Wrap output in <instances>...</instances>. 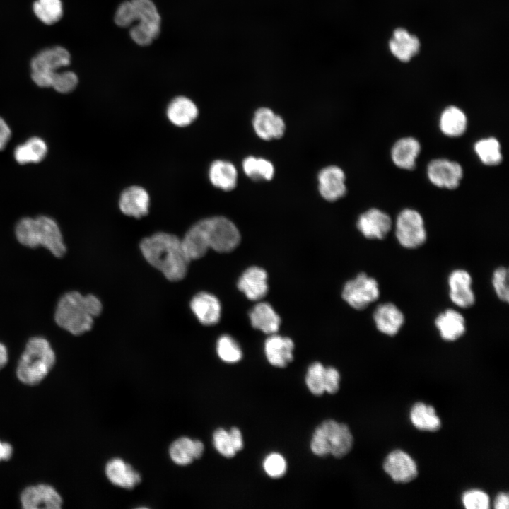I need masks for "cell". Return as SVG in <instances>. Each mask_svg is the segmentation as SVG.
I'll use <instances>...</instances> for the list:
<instances>
[{"label":"cell","mask_w":509,"mask_h":509,"mask_svg":"<svg viewBox=\"0 0 509 509\" xmlns=\"http://www.w3.org/2000/svg\"><path fill=\"white\" fill-rule=\"evenodd\" d=\"M209 176L211 182L224 191L235 187L238 173L235 167L230 162L217 160L209 168Z\"/></svg>","instance_id":"cell-31"},{"label":"cell","mask_w":509,"mask_h":509,"mask_svg":"<svg viewBox=\"0 0 509 509\" xmlns=\"http://www.w3.org/2000/svg\"><path fill=\"white\" fill-rule=\"evenodd\" d=\"M427 175L431 182L435 186L454 189L459 186L463 177V169L455 161L438 158L428 163Z\"/></svg>","instance_id":"cell-10"},{"label":"cell","mask_w":509,"mask_h":509,"mask_svg":"<svg viewBox=\"0 0 509 509\" xmlns=\"http://www.w3.org/2000/svg\"><path fill=\"white\" fill-rule=\"evenodd\" d=\"M327 367L320 362L310 365L305 375V384L309 391L315 396H320L325 392Z\"/></svg>","instance_id":"cell-38"},{"label":"cell","mask_w":509,"mask_h":509,"mask_svg":"<svg viewBox=\"0 0 509 509\" xmlns=\"http://www.w3.org/2000/svg\"><path fill=\"white\" fill-rule=\"evenodd\" d=\"M389 47L396 58L406 62L419 52L420 42L415 35L410 34L406 29L398 28L393 32Z\"/></svg>","instance_id":"cell-23"},{"label":"cell","mask_w":509,"mask_h":509,"mask_svg":"<svg viewBox=\"0 0 509 509\" xmlns=\"http://www.w3.org/2000/svg\"><path fill=\"white\" fill-rule=\"evenodd\" d=\"M345 174L335 165L323 168L318 175L319 191L327 201H334L344 196L346 192Z\"/></svg>","instance_id":"cell-14"},{"label":"cell","mask_w":509,"mask_h":509,"mask_svg":"<svg viewBox=\"0 0 509 509\" xmlns=\"http://www.w3.org/2000/svg\"><path fill=\"white\" fill-rule=\"evenodd\" d=\"M56 361L55 353L44 337L30 338L18 363L16 375L24 384L35 385L49 373Z\"/></svg>","instance_id":"cell-5"},{"label":"cell","mask_w":509,"mask_h":509,"mask_svg":"<svg viewBox=\"0 0 509 509\" xmlns=\"http://www.w3.org/2000/svg\"><path fill=\"white\" fill-rule=\"evenodd\" d=\"M47 151L45 142L40 138L33 137L16 148L14 158L20 164L39 163L45 157Z\"/></svg>","instance_id":"cell-34"},{"label":"cell","mask_w":509,"mask_h":509,"mask_svg":"<svg viewBox=\"0 0 509 509\" xmlns=\"http://www.w3.org/2000/svg\"><path fill=\"white\" fill-rule=\"evenodd\" d=\"M421 145L413 137H404L397 141L391 150L394 164L401 169L412 170L420 153Z\"/></svg>","instance_id":"cell-24"},{"label":"cell","mask_w":509,"mask_h":509,"mask_svg":"<svg viewBox=\"0 0 509 509\" xmlns=\"http://www.w3.org/2000/svg\"><path fill=\"white\" fill-rule=\"evenodd\" d=\"M8 355L6 346L0 342V370L4 368L8 362Z\"/></svg>","instance_id":"cell-50"},{"label":"cell","mask_w":509,"mask_h":509,"mask_svg":"<svg viewBox=\"0 0 509 509\" xmlns=\"http://www.w3.org/2000/svg\"><path fill=\"white\" fill-rule=\"evenodd\" d=\"M136 20V13L131 1L122 2L117 8L115 15V22L120 27H127Z\"/></svg>","instance_id":"cell-44"},{"label":"cell","mask_w":509,"mask_h":509,"mask_svg":"<svg viewBox=\"0 0 509 509\" xmlns=\"http://www.w3.org/2000/svg\"><path fill=\"white\" fill-rule=\"evenodd\" d=\"M439 126L445 135L450 137L460 136L466 131L467 118L459 107L449 106L441 113Z\"/></svg>","instance_id":"cell-32"},{"label":"cell","mask_w":509,"mask_h":509,"mask_svg":"<svg viewBox=\"0 0 509 509\" xmlns=\"http://www.w3.org/2000/svg\"><path fill=\"white\" fill-rule=\"evenodd\" d=\"M395 235L404 247L413 249L423 245L426 231L421 215L414 209L402 210L397 218Z\"/></svg>","instance_id":"cell-8"},{"label":"cell","mask_w":509,"mask_h":509,"mask_svg":"<svg viewBox=\"0 0 509 509\" xmlns=\"http://www.w3.org/2000/svg\"><path fill=\"white\" fill-rule=\"evenodd\" d=\"M450 298L457 306L469 308L474 301V294L472 290V278L465 270L456 269L451 272L448 278Z\"/></svg>","instance_id":"cell-16"},{"label":"cell","mask_w":509,"mask_h":509,"mask_svg":"<svg viewBox=\"0 0 509 509\" xmlns=\"http://www.w3.org/2000/svg\"><path fill=\"white\" fill-rule=\"evenodd\" d=\"M263 468L269 476L277 479L282 477L286 474L287 464L281 455L273 452L264 458Z\"/></svg>","instance_id":"cell-41"},{"label":"cell","mask_w":509,"mask_h":509,"mask_svg":"<svg viewBox=\"0 0 509 509\" xmlns=\"http://www.w3.org/2000/svg\"><path fill=\"white\" fill-rule=\"evenodd\" d=\"M11 129L6 122L0 117V150L6 145L11 137Z\"/></svg>","instance_id":"cell-47"},{"label":"cell","mask_w":509,"mask_h":509,"mask_svg":"<svg viewBox=\"0 0 509 509\" xmlns=\"http://www.w3.org/2000/svg\"><path fill=\"white\" fill-rule=\"evenodd\" d=\"M380 295L376 280L364 273L359 274L354 279L345 284L342 297L351 307L363 310L376 300Z\"/></svg>","instance_id":"cell-9"},{"label":"cell","mask_w":509,"mask_h":509,"mask_svg":"<svg viewBox=\"0 0 509 509\" xmlns=\"http://www.w3.org/2000/svg\"><path fill=\"white\" fill-rule=\"evenodd\" d=\"M383 467L395 482L407 483L418 474L414 460L407 453L399 450L391 452L386 457Z\"/></svg>","instance_id":"cell-12"},{"label":"cell","mask_w":509,"mask_h":509,"mask_svg":"<svg viewBox=\"0 0 509 509\" xmlns=\"http://www.w3.org/2000/svg\"><path fill=\"white\" fill-rule=\"evenodd\" d=\"M197 115V107L192 100L185 96L175 98L167 108L168 118L178 127L190 124Z\"/></svg>","instance_id":"cell-28"},{"label":"cell","mask_w":509,"mask_h":509,"mask_svg":"<svg viewBox=\"0 0 509 509\" xmlns=\"http://www.w3.org/2000/svg\"><path fill=\"white\" fill-rule=\"evenodd\" d=\"M107 479L114 485L131 489L141 481L140 474L120 458L110 460L105 466Z\"/></svg>","instance_id":"cell-22"},{"label":"cell","mask_w":509,"mask_h":509,"mask_svg":"<svg viewBox=\"0 0 509 509\" xmlns=\"http://www.w3.org/2000/svg\"><path fill=\"white\" fill-rule=\"evenodd\" d=\"M13 453V447L8 443H2L0 441V461L8 460Z\"/></svg>","instance_id":"cell-49"},{"label":"cell","mask_w":509,"mask_h":509,"mask_svg":"<svg viewBox=\"0 0 509 509\" xmlns=\"http://www.w3.org/2000/svg\"><path fill=\"white\" fill-rule=\"evenodd\" d=\"M373 318L378 329L389 336L397 334L404 322L402 311L391 303L379 305L374 312Z\"/></svg>","instance_id":"cell-21"},{"label":"cell","mask_w":509,"mask_h":509,"mask_svg":"<svg viewBox=\"0 0 509 509\" xmlns=\"http://www.w3.org/2000/svg\"><path fill=\"white\" fill-rule=\"evenodd\" d=\"M204 450V444L200 440L182 437L171 444L169 453L175 464L187 465L194 459L200 458Z\"/></svg>","instance_id":"cell-25"},{"label":"cell","mask_w":509,"mask_h":509,"mask_svg":"<svg viewBox=\"0 0 509 509\" xmlns=\"http://www.w3.org/2000/svg\"><path fill=\"white\" fill-rule=\"evenodd\" d=\"M21 502L25 509H59L62 499L52 486L39 484L25 488L21 495Z\"/></svg>","instance_id":"cell-11"},{"label":"cell","mask_w":509,"mask_h":509,"mask_svg":"<svg viewBox=\"0 0 509 509\" xmlns=\"http://www.w3.org/2000/svg\"><path fill=\"white\" fill-rule=\"evenodd\" d=\"M102 311L100 300L92 294L86 296L69 291L57 302L54 318L62 329L74 335H81L91 329L94 318Z\"/></svg>","instance_id":"cell-3"},{"label":"cell","mask_w":509,"mask_h":509,"mask_svg":"<svg viewBox=\"0 0 509 509\" xmlns=\"http://www.w3.org/2000/svg\"><path fill=\"white\" fill-rule=\"evenodd\" d=\"M242 168L246 175L255 180H270L274 174L272 163L264 158L247 157L243 160Z\"/></svg>","instance_id":"cell-37"},{"label":"cell","mask_w":509,"mask_h":509,"mask_svg":"<svg viewBox=\"0 0 509 509\" xmlns=\"http://www.w3.org/2000/svg\"><path fill=\"white\" fill-rule=\"evenodd\" d=\"M410 420L417 429L421 431H435L441 426L435 409L423 402H417L412 406Z\"/></svg>","instance_id":"cell-33"},{"label":"cell","mask_w":509,"mask_h":509,"mask_svg":"<svg viewBox=\"0 0 509 509\" xmlns=\"http://www.w3.org/2000/svg\"><path fill=\"white\" fill-rule=\"evenodd\" d=\"M508 272L505 267L496 269L493 274V286L498 297L503 301L508 302Z\"/></svg>","instance_id":"cell-43"},{"label":"cell","mask_w":509,"mask_h":509,"mask_svg":"<svg viewBox=\"0 0 509 509\" xmlns=\"http://www.w3.org/2000/svg\"><path fill=\"white\" fill-rule=\"evenodd\" d=\"M192 311L200 323L213 325L221 317V307L218 299L213 295L201 292L193 297L190 303Z\"/></svg>","instance_id":"cell-17"},{"label":"cell","mask_w":509,"mask_h":509,"mask_svg":"<svg viewBox=\"0 0 509 509\" xmlns=\"http://www.w3.org/2000/svg\"><path fill=\"white\" fill-rule=\"evenodd\" d=\"M216 351L219 358L226 363H237L242 357L238 344L228 335H223L218 339Z\"/></svg>","instance_id":"cell-39"},{"label":"cell","mask_w":509,"mask_h":509,"mask_svg":"<svg viewBox=\"0 0 509 509\" xmlns=\"http://www.w3.org/2000/svg\"><path fill=\"white\" fill-rule=\"evenodd\" d=\"M392 226L390 217L382 211L373 208L362 213L357 221V227L367 238L383 239Z\"/></svg>","instance_id":"cell-13"},{"label":"cell","mask_w":509,"mask_h":509,"mask_svg":"<svg viewBox=\"0 0 509 509\" xmlns=\"http://www.w3.org/2000/svg\"><path fill=\"white\" fill-rule=\"evenodd\" d=\"M353 443V435L346 424L327 419L315 428L310 449L318 457L331 455L341 458L350 452Z\"/></svg>","instance_id":"cell-6"},{"label":"cell","mask_w":509,"mask_h":509,"mask_svg":"<svg viewBox=\"0 0 509 509\" xmlns=\"http://www.w3.org/2000/svg\"><path fill=\"white\" fill-rule=\"evenodd\" d=\"M140 249L146 260L168 280L177 281L185 276L191 260L184 250L182 240L175 235L156 233L143 239Z\"/></svg>","instance_id":"cell-2"},{"label":"cell","mask_w":509,"mask_h":509,"mask_svg":"<svg viewBox=\"0 0 509 509\" xmlns=\"http://www.w3.org/2000/svg\"><path fill=\"white\" fill-rule=\"evenodd\" d=\"M238 287L251 300H260L267 293V274L262 268L251 267L240 277Z\"/></svg>","instance_id":"cell-20"},{"label":"cell","mask_w":509,"mask_h":509,"mask_svg":"<svg viewBox=\"0 0 509 509\" xmlns=\"http://www.w3.org/2000/svg\"><path fill=\"white\" fill-rule=\"evenodd\" d=\"M78 83V78L74 72L59 71L52 78L51 87L60 93H69L76 88Z\"/></svg>","instance_id":"cell-40"},{"label":"cell","mask_w":509,"mask_h":509,"mask_svg":"<svg viewBox=\"0 0 509 509\" xmlns=\"http://www.w3.org/2000/svg\"><path fill=\"white\" fill-rule=\"evenodd\" d=\"M474 148L479 160L484 165H496L502 161L501 145L494 137L479 140L474 144Z\"/></svg>","instance_id":"cell-36"},{"label":"cell","mask_w":509,"mask_h":509,"mask_svg":"<svg viewBox=\"0 0 509 509\" xmlns=\"http://www.w3.org/2000/svg\"><path fill=\"white\" fill-rule=\"evenodd\" d=\"M136 19L155 39L160 33V16L155 4L151 0L131 1Z\"/></svg>","instance_id":"cell-30"},{"label":"cell","mask_w":509,"mask_h":509,"mask_svg":"<svg viewBox=\"0 0 509 509\" xmlns=\"http://www.w3.org/2000/svg\"><path fill=\"white\" fill-rule=\"evenodd\" d=\"M130 36L136 44L141 46L149 45L153 40L148 30L141 23L134 26L130 30Z\"/></svg>","instance_id":"cell-45"},{"label":"cell","mask_w":509,"mask_h":509,"mask_svg":"<svg viewBox=\"0 0 509 509\" xmlns=\"http://www.w3.org/2000/svg\"><path fill=\"white\" fill-rule=\"evenodd\" d=\"M15 235L22 245L30 248L42 246L55 257H62L66 252L58 224L46 216L21 218L16 226Z\"/></svg>","instance_id":"cell-4"},{"label":"cell","mask_w":509,"mask_h":509,"mask_svg":"<svg viewBox=\"0 0 509 509\" xmlns=\"http://www.w3.org/2000/svg\"><path fill=\"white\" fill-rule=\"evenodd\" d=\"M250 318L254 328L269 334H276L281 323L279 316L267 303L257 304L251 310Z\"/></svg>","instance_id":"cell-29"},{"label":"cell","mask_w":509,"mask_h":509,"mask_svg":"<svg viewBox=\"0 0 509 509\" xmlns=\"http://www.w3.org/2000/svg\"><path fill=\"white\" fill-rule=\"evenodd\" d=\"M435 324L440 337L445 341H455L465 332L464 317L452 309L440 313L435 319Z\"/></svg>","instance_id":"cell-27"},{"label":"cell","mask_w":509,"mask_h":509,"mask_svg":"<svg viewBox=\"0 0 509 509\" xmlns=\"http://www.w3.org/2000/svg\"><path fill=\"white\" fill-rule=\"evenodd\" d=\"M340 374L334 367H327L325 392L334 394L339 390Z\"/></svg>","instance_id":"cell-46"},{"label":"cell","mask_w":509,"mask_h":509,"mask_svg":"<svg viewBox=\"0 0 509 509\" xmlns=\"http://www.w3.org/2000/svg\"><path fill=\"white\" fill-rule=\"evenodd\" d=\"M294 344L288 338L271 334L264 344V352L269 363L279 368H284L293 359Z\"/></svg>","instance_id":"cell-19"},{"label":"cell","mask_w":509,"mask_h":509,"mask_svg":"<svg viewBox=\"0 0 509 509\" xmlns=\"http://www.w3.org/2000/svg\"><path fill=\"white\" fill-rule=\"evenodd\" d=\"M213 443L216 450L223 457L231 458L244 447L242 433L237 427L228 431L220 428L213 434Z\"/></svg>","instance_id":"cell-26"},{"label":"cell","mask_w":509,"mask_h":509,"mask_svg":"<svg viewBox=\"0 0 509 509\" xmlns=\"http://www.w3.org/2000/svg\"><path fill=\"white\" fill-rule=\"evenodd\" d=\"M33 11L35 16L47 25L59 22L64 13L62 0H35Z\"/></svg>","instance_id":"cell-35"},{"label":"cell","mask_w":509,"mask_h":509,"mask_svg":"<svg viewBox=\"0 0 509 509\" xmlns=\"http://www.w3.org/2000/svg\"><path fill=\"white\" fill-rule=\"evenodd\" d=\"M462 501L464 506L467 509H488L490 504L488 496L478 489L464 492Z\"/></svg>","instance_id":"cell-42"},{"label":"cell","mask_w":509,"mask_h":509,"mask_svg":"<svg viewBox=\"0 0 509 509\" xmlns=\"http://www.w3.org/2000/svg\"><path fill=\"white\" fill-rule=\"evenodd\" d=\"M240 235L229 219L216 216L194 224L182 240L184 250L190 260L199 259L209 249L218 252L233 250L240 243Z\"/></svg>","instance_id":"cell-1"},{"label":"cell","mask_w":509,"mask_h":509,"mask_svg":"<svg viewBox=\"0 0 509 509\" xmlns=\"http://www.w3.org/2000/svg\"><path fill=\"white\" fill-rule=\"evenodd\" d=\"M252 124L257 136L264 140L279 139L285 131L283 119L267 107H261L255 112Z\"/></svg>","instance_id":"cell-15"},{"label":"cell","mask_w":509,"mask_h":509,"mask_svg":"<svg viewBox=\"0 0 509 509\" xmlns=\"http://www.w3.org/2000/svg\"><path fill=\"white\" fill-rule=\"evenodd\" d=\"M119 206L124 214L136 218H141L148 211V194L141 187H129L122 192Z\"/></svg>","instance_id":"cell-18"},{"label":"cell","mask_w":509,"mask_h":509,"mask_svg":"<svg viewBox=\"0 0 509 509\" xmlns=\"http://www.w3.org/2000/svg\"><path fill=\"white\" fill-rule=\"evenodd\" d=\"M70 64L71 54L66 48L62 46L45 48L30 61L31 78L40 87H51L54 75Z\"/></svg>","instance_id":"cell-7"},{"label":"cell","mask_w":509,"mask_h":509,"mask_svg":"<svg viewBox=\"0 0 509 509\" xmlns=\"http://www.w3.org/2000/svg\"><path fill=\"white\" fill-rule=\"evenodd\" d=\"M509 507V498L507 493H499L494 501V508L496 509H508Z\"/></svg>","instance_id":"cell-48"}]
</instances>
